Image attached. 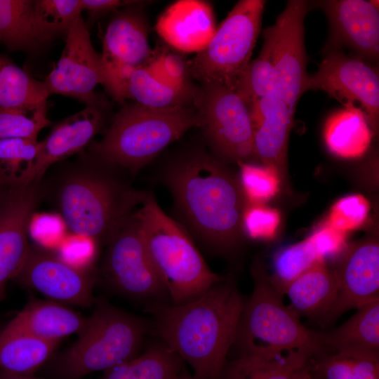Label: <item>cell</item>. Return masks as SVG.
<instances>
[{"mask_svg":"<svg viewBox=\"0 0 379 379\" xmlns=\"http://www.w3.org/2000/svg\"><path fill=\"white\" fill-rule=\"evenodd\" d=\"M163 180L179 215L204 244L220 253L237 246L248 202L225 162L204 149L190 150L169 161Z\"/></svg>","mask_w":379,"mask_h":379,"instance_id":"6da1fadb","label":"cell"},{"mask_svg":"<svg viewBox=\"0 0 379 379\" xmlns=\"http://www.w3.org/2000/svg\"><path fill=\"white\" fill-rule=\"evenodd\" d=\"M244 301L236 286L221 281L180 305L149 302L152 327L160 340L188 364L198 379H220L234 343Z\"/></svg>","mask_w":379,"mask_h":379,"instance_id":"7a4b0ae2","label":"cell"},{"mask_svg":"<svg viewBox=\"0 0 379 379\" xmlns=\"http://www.w3.org/2000/svg\"><path fill=\"white\" fill-rule=\"evenodd\" d=\"M53 187V199L74 234L106 244L147 192L135 190L111 173L112 166L82 152Z\"/></svg>","mask_w":379,"mask_h":379,"instance_id":"3957f363","label":"cell"},{"mask_svg":"<svg viewBox=\"0 0 379 379\" xmlns=\"http://www.w3.org/2000/svg\"><path fill=\"white\" fill-rule=\"evenodd\" d=\"M199 126L194 102L168 108L125 104L111 119L103 137L87 148L102 162L134 174L189 129Z\"/></svg>","mask_w":379,"mask_h":379,"instance_id":"277c9868","label":"cell"},{"mask_svg":"<svg viewBox=\"0 0 379 379\" xmlns=\"http://www.w3.org/2000/svg\"><path fill=\"white\" fill-rule=\"evenodd\" d=\"M134 215L170 303L191 301L224 280L208 267L184 230L162 211L152 194H147Z\"/></svg>","mask_w":379,"mask_h":379,"instance_id":"5b68a950","label":"cell"},{"mask_svg":"<svg viewBox=\"0 0 379 379\" xmlns=\"http://www.w3.org/2000/svg\"><path fill=\"white\" fill-rule=\"evenodd\" d=\"M152 329L143 318L98 301L77 340L58 358L57 371L65 379H80L110 369L137 357Z\"/></svg>","mask_w":379,"mask_h":379,"instance_id":"8992f818","label":"cell"},{"mask_svg":"<svg viewBox=\"0 0 379 379\" xmlns=\"http://www.w3.org/2000/svg\"><path fill=\"white\" fill-rule=\"evenodd\" d=\"M253 274V291L244 303L234 343L239 345L241 354L319 350L322 346L321 335L300 323L299 316L284 305L265 272L257 267Z\"/></svg>","mask_w":379,"mask_h":379,"instance_id":"52a82bcc","label":"cell"},{"mask_svg":"<svg viewBox=\"0 0 379 379\" xmlns=\"http://www.w3.org/2000/svg\"><path fill=\"white\" fill-rule=\"evenodd\" d=\"M266 1H238L207 46L189 62L191 77L200 83L220 82L234 90L251 61L259 36Z\"/></svg>","mask_w":379,"mask_h":379,"instance_id":"ba28073f","label":"cell"},{"mask_svg":"<svg viewBox=\"0 0 379 379\" xmlns=\"http://www.w3.org/2000/svg\"><path fill=\"white\" fill-rule=\"evenodd\" d=\"M194 105L215 157L237 164L257 159L251 111L234 90L220 82L201 83Z\"/></svg>","mask_w":379,"mask_h":379,"instance_id":"9c48e42d","label":"cell"},{"mask_svg":"<svg viewBox=\"0 0 379 379\" xmlns=\"http://www.w3.org/2000/svg\"><path fill=\"white\" fill-rule=\"evenodd\" d=\"M106 245L103 271L112 288L127 297L149 303L168 302L167 290L147 252L134 212Z\"/></svg>","mask_w":379,"mask_h":379,"instance_id":"30bf717a","label":"cell"},{"mask_svg":"<svg viewBox=\"0 0 379 379\" xmlns=\"http://www.w3.org/2000/svg\"><path fill=\"white\" fill-rule=\"evenodd\" d=\"M310 2L290 0L274 24L263 31V44L273 65L272 88L270 93L281 98L293 112L302 95L309 74L304 43V20Z\"/></svg>","mask_w":379,"mask_h":379,"instance_id":"8fae6325","label":"cell"},{"mask_svg":"<svg viewBox=\"0 0 379 379\" xmlns=\"http://www.w3.org/2000/svg\"><path fill=\"white\" fill-rule=\"evenodd\" d=\"M309 90L323 91L343 106L359 108L371 130L378 128V71L366 60L347 55L340 49L326 52L317 71L307 77L305 91Z\"/></svg>","mask_w":379,"mask_h":379,"instance_id":"7c38bea8","label":"cell"},{"mask_svg":"<svg viewBox=\"0 0 379 379\" xmlns=\"http://www.w3.org/2000/svg\"><path fill=\"white\" fill-rule=\"evenodd\" d=\"M65 36L60 58L43 81L50 95L72 97L86 105L95 97L96 86H105L107 81L101 55L94 48L89 29L81 16Z\"/></svg>","mask_w":379,"mask_h":379,"instance_id":"4fadbf2b","label":"cell"},{"mask_svg":"<svg viewBox=\"0 0 379 379\" xmlns=\"http://www.w3.org/2000/svg\"><path fill=\"white\" fill-rule=\"evenodd\" d=\"M43 196L42 180L5 189L0 196V302L28 256L30 222Z\"/></svg>","mask_w":379,"mask_h":379,"instance_id":"5bb4252c","label":"cell"},{"mask_svg":"<svg viewBox=\"0 0 379 379\" xmlns=\"http://www.w3.org/2000/svg\"><path fill=\"white\" fill-rule=\"evenodd\" d=\"M140 4L115 12L103 37L100 55L107 78L105 87L114 100L125 75L146 64L152 54L148 24Z\"/></svg>","mask_w":379,"mask_h":379,"instance_id":"9a60e30c","label":"cell"},{"mask_svg":"<svg viewBox=\"0 0 379 379\" xmlns=\"http://www.w3.org/2000/svg\"><path fill=\"white\" fill-rule=\"evenodd\" d=\"M14 279L61 304L87 307L94 301L91 272L35 246Z\"/></svg>","mask_w":379,"mask_h":379,"instance_id":"2e32d148","label":"cell"},{"mask_svg":"<svg viewBox=\"0 0 379 379\" xmlns=\"http://www.w3.org/2000/svg\"><path fill=\"white\" fill-rule=\"evenodd\" d=\"M109 103L102 94L85 105L79 112L55 124L40 142L29 182L41 180L53 164L88 147L100 133L105 132L109 117Z\"/></svg>","mask_w":379,"mask_h":379,"instance_id":"e0dca14e","label":"cell"},{"mask_svg":"<svg viewBox=\"0 0 379 379\" xmlns=\"http://www.w3.org/2000/svg\"><path fill=\"white\" fill-rule=\"evenodd\" d=\"M325 13L330 25L323 50L350 48L357 57L376 61L379 55L378 1L324 0L313 1Z\"/></svg>","mask_w":379,"mask_h":379,"instance_id":"ac0fdd59","label":"cell"},{"mask_svg":"<svg viewBox=\"0 0 379 379\" xmlns=\"http://www.w3.org/2000/svg\"><path fill=\"white\" fill-rule=\"evenodd\" d=\"M340 256L333 270L338 283V293L333 305L324 315V320L328 321L379 298L378 240H361L347 247Z\"/></svg>","mask_w":379,"mask_h":379,"instance_id":"d6986e66","label":"cell"},{"mask_svg":"<svg viewBox=\"0 0 379 379\" xmlns=\"http://www.w3.org/2000/svg\"><path fill=\"white\" fill-rule=\"evenodd\" d=\"M258 160L275 169L281 180L287 171V150L294 114L279 96L268 93L250 108Z\"/></svg>","mask_w":379,"mask_h":379,"instance_id":"ffe728a7","label":"cell"},{"mask_svg":"<svg viewBox=\"0 0 379 379\" xmlns=\"http://www.w3.org/2000/svg\"><path fill=\"white\" fill-rule=\"evenodd\" d=\"M156 29L176 51L197 53L207 46L216 30L213 8L206 1H178L159 16Z\"/></svg>","mask_w":379,"mask_h":379,"instance_id":"44dd1931","label":"cell"},{"mask_svg":"<svg viewBox=\"0 0 379 379\" xmlns=\"http://www.w3.org/2000/svg\"><path fill=\"white\" fill-rule=\"evenodd\" d=\"M87 318L55 301L32 300L2 329L38 338L60 341L73 333L79 334Z\"/></svg>","mask_w":379,"mask_h":379,"instance_id":"7402d4cb","label":"cell"},{"mask_svg":"<svg viewBox=\"0 0 379 379\" xmlns=\"http://www.w3.org/2000/svg\"><path fill=\"white\" fill-rule=\"evenodd\" d=\"M314 353L310 350L241 353L226 362L220 379H295Z\"/></svg>","mask_w":379,"mask_h":379,"instance_id":"603a6c76","label":"cell"},{"mask_svg":"<svg viewBox=\"0 0 379 379\" xmlns=\"http://www.w3.org/2000/svg\"><path fill=\"white\" fill-rule=\"evenodd\" d=\"M338 293V283L326 260H321L294 279L284 294L290 308L298 316H324L333 305Z\"/></svg>","mask_w":379,"mask_h":379,"instance_id":"cb8c5ba5","label":"cell"},{"mask_svg":"<svg viewBox=\"0 0 379 379\" xmlns=\"http://www.w3.org/2000/svg\"><path fill=\"white\" fill-rule=\"evenodd\" d=\"M356 313L331 333L321 335V345H327L345 355L378 354L379 298L357 308Z\"/></svg>","mask_w":379,"mask_h":379,"instance_id":"d4e9b609","label":"cell"},{"mask_svg":"<svg viewBox=\"0 0 379 379\" xmlns=\"http://www.w3.org/2000/svg\"><path fill=\"white\" fill-rule=\"evenodd\" d=\"M343 107L329 116L326 121L324 130L326 145L337 157L359 158L370 147L372 130L359 108L351 105Z\"/></svg>","mask_w":379,"mask_h":379,"instance_id":"484cf974","label":"cell"},{"mask_svg":"<svg viewBox=\"0 0 379 379\" xmlns=\"http://www.w3.org/2000/svg\"><path fill=\"white\" fill-rule=\"evenodd\" d=\"M195 91L196 88L181 90L162 81L144 65L126 74L116 100L123 103L128 98L149 107L168 108L193 103Z\"/></svg>","mask_w":379,"mask_h":379,"instance_id":"4316f807","label":"cell"},{"mask_svg":"<svg viewBox=\"0 0 379 379\" xmlns=\"http://www.w3.org/2000/svg\"><path fill=\"white\" fill-rule=\"evenodd\" d=\"M52 41L35 22L33 1L0 0V43L8 50L36 52Z\"/></svg>","mask_w":379,"mask_h":379,"instance_id":"83f0119b","label":"cell"},{"mask_svg":"<svg viewBox=\"0 0 379 379\" xmlns=\"http://www.w3.org/2000/svg\"><path fill=\"white\" fill-rule=\"evenodd\" d=\"M185 362L160 340L135 358L104 371L100 379H179Z\"/></svg>","mask_w":379,"mask_h":379,"instance_id":"f1b7e54d","label":"cell"},{"mask_svg":"<svg viewBox=\"0 0 379 379\" xmlns=\"http://www.w3.org/2000/svg\"><path fill=\"white\" fill-rule=\"evenodd\" d=\"M59 341L27 334L0 331V369L31 374L44 364Z\"/></svg>","mask_w":379,"mask_h":379,"instance_id":"f546056e","label":"cell"},{"mask_svg":"<svg viewBox=\"0 0 379 379\" xmlns=\"http://www.w3.org/2000/svg\"><path fill=\"white\" fill-rule=\"evenodd\" d=\"M49 96L44 81L34 79L9 58L0 54V111L47 103Z\"/></svg>","mask_w":379,"mask_h":379,"instance_id":"4dcf8cb0","label":"cell"},{"mask_svg":"<svg viewBox=\"0 0 379 379\" xmlns=\"http://www.w3.org/2000/svg\"><path fill=\"white\" fill-rule=\"evenodd\" d=\"M40 142L27 138L0 139V186L4 189L29 183Z\"/></svg>","mask_w":379,"mask_h":379,"instance_id":"1f68e13d","label":"cell"},{"mask_svg":"<svg viewBox=\"0 0 379 379\" xmlns=\"http://www.w3.org/2000/svg\"><path fill=\"white\" fill-rule=\"evenodd\" d=\"M326 260L307 238L278 251L273 260V273L269 280L281 295L298 277L317 262Z\"/></svg>","mask_w":379,"mask_h":379,"instance_id":"d6a6232c","label":"cell"},{"mask_svg":"<svg viewBox=\"0 0 379 379\" xmlns=\"http://www.w3.org/2000/svg\"><path fill=\"white\" fill-rule=\"evenodd\" d=\"M273 65L270 51L262 44L259 55L251 60L239 77L234 91L249 109L272 88Z\"/></svg>","mask_w":379,"mask_h":379,"instance_id":"836d02e7","label":"cell"},{"mask_svg":"<svg viewBox=\"0 0 379 379\" xmlns=\"http://www.w3.org/2000/svg\"><path fill=\"white\" fill-rule=\"evenodd\" d=\"M81 0H34L33 14L40 29L51 39L65 35L81 16Z\"/></svg>","mask_w":379,"mask_h":379,"instance_id":"e575fe53","label":"cell"},{"mask_svg":"<svg viewBox=\"0 0 379 379\" xmlns=\"http://www.w3.org/2000/svg\"><path fill=\"white\" fill-rule=\"evenodd\" d=\"M51 125L47 103L27 108L0 111V139L37 140L40 131Z\"/></svg>","mask_w":379,"mask_h":379,"instance_id":"d590c367","label":"cell"},{"mask_svg":"<svg viewBox=\"0 0 379 379\" xmlns=\"http://www.w3.org/2000/svg\"><path fill=\"white\" fill-rule=\"evenodd\" d=\"M238 165L239 181L248 204H262L277 194L281 180L275 169L251 163Z\"/></svg>","mask_w":379,"mask_h":379,"instance_id":"8d00e7d4","label":"cell"},{"mask_svg":"<svg viewBox=\"0 0 379 379\" xmlns=\"http://www.w3.org/2000/svg\"><path fill=\"white\" fill-rule=\"evenodd\" d=\"M145 65L158 79L175 88L190 91L196 88L190 81L189 61L179 51L158 48Z\"/></svg>","mask_w":379,"mask_h":379,"instance_id":"74e56055","label":"cell"},{"mask_svg":"<svg viewBox=\"0 0 379 379\" xmlns=\"http://www.w3.org/2000/svg\"><path fill=\"white\" fill-rule=\"evenodd\" d=\"M370 209V202L363 195L346 196L333 205L324 223L347 233L365 223Z\"/></svg>","mask_w":379,"mask_h":379,"instance_id":"f35d334b","label":"cell"},{"mask_svg":"<svg viewBox=\"0 0 379 379\" xmlns=\"http://www.w3.org/2000/svg\"><path fill=\"white\" fill-rule=\"evenodd\" d=\"M280 222L277 210L262 204H248L243 216V230L252 239H272Z\"/></svg>","mask_w":379,"mask_h":379,"instance_id":"ab89813d","label":"cell"},{"mask_svg":"<svg viewBox=\"0 0 379 379\" xmlns=\"http://www.w3.org/2000/svg\"><path fill=\"white\" fill-rule=\"evenodd\" d=\"M347 233L324 222L307 239L320 255L326 260L340 255L347 248Z\"/></svg>","mask_w":379,"mask_h":379,"instance_id":"60d3db41","label":"cell"},{"mask_svg":"<svg viewBox=\"0 0 379 379\" xmlns=\"http://www.w3.org/2000/svg\"><path fill=\"white\" fill-rule=\"evenodd\" d=\"M82 11L86 12V25L89 29L93 24L105 15L117 12L119 8L138 4L140 1L126 0H81Z\"/></svg>","mask_w":379,"mask_h":379,"instance_id":"b9f144b4","label":"cell"},{"mask_svg":"<svg viewBox=\"0 0 379 379\" xmlns=\"http://www.w3.org/2000/svg\"><path fill=\"white\" fill-rule=\"evenodd\" d=\"M346 356L351 359L352 379H379L378 354H357Z\"/></svg>","mask_w":379,"mask_h":379,"instance_id":"7bdbcfd3","label":"cell"},{"mask_svg":"<svg viewBox=\"0 0 379 379\" xmlns=\"http://www.w3.org/2000/svg\"><path fill=\"white\" fill-rule=\"evenodd\" d=\"M326 379H352V364L349 357L337 353L326 358L322 364Z\"/></svg>","mask_w":379,"mask_h":379,"instance_id":"ee69618b","label":"cell"},{"mask_svg":"<svg viewBox=\"0 0 379 379\" xmlns=\"http://www.w3.org/2000/svg\"><path fill=\"white\" fill-rule=\"evenodd\" d=\"M0 379H40L31 374L17 373L0 369Z\"/></svg>","mask_w":379,"mask_h":379,"instance_id":"f6af8a7d","label":"cell"},{"mask_svg":"<svg viewBox=\"0 0 379 379\" xmlns=\"http://www.w3.org/2000/svg\"><path fill=\"white\" fill-rule=\"evenodd\" d=\"M295 379H314V377L310 373L306 365L299 371Z\"/></svg>","mask_w":379,"mask_h":379,"instance_id":"bcb514c9","label":"cell"},{"mask_svg":"<svg viewBox=\"0 0 379 379\" xmlns=\"http://www.w3.org/2000/svg\"><path fill=\"white\" fill-rule=\"evenodd\" d=\"M179 379H198L186 368Z\"/></svg>","mask_w":379,"mask_h":379,"instance_id":"7dc6e473","label":"cell"},{"mask_svg":"<svg viewBox=\"0 0 379 379\" xmlns=\"http://www.w3.org/2000/svg\"><path fill=\"white\" fill-rule=\"evenodd\" d=\"M4 190H5V189H4L3 187H1L0 186V196H1V194H2V192H3V191H4Z\"/></svg>","mask_w":379,"mask_h":379,"instance_id":"c3c4849f","label":"cell"}]
</instances>
